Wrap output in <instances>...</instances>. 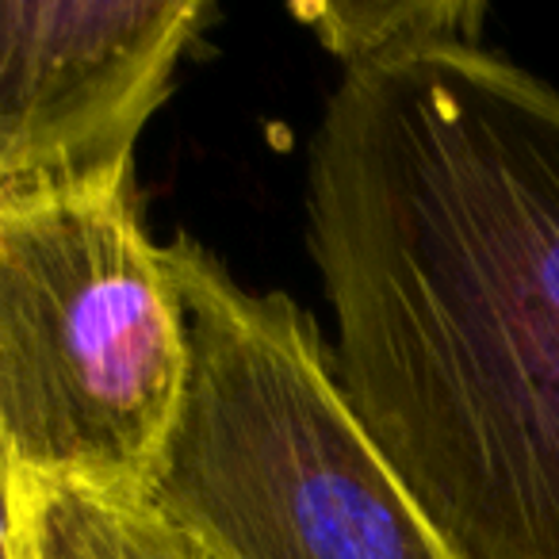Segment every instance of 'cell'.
<instances>
[{
  "mask_svg": "<svg viewBox=\"0 0 559 559\" xmlns=\"http://www.w3.org/2000/svg\"><path fill=\"white\" fill-rule=\"evenodd\" d=\"M307 249L330 365L449 559H559V88L483 39L342 70Z\"/></svg>",
  "mask_w": 559,
  "mask_h": 559,
  "instance_id": "1",
  "label": "cell"
},
{
  "mask_svg": "<svg viewBox=\"0 0 559 559\" xmlns=\"http://www.w3.org/2000/svg\"><path fill=\"white\" fill-rule=\"evenodd\" d=\"M188 376L165 246L131 180L0 192V464L146 498Z\"/></svg>",
  "mask_w": 559,
  "mask_h": 559,
  "instance_id": "3",
  "label": "cell"
},
{
  "mask_svg": "<svg viewBox=\"0 0 559 559\" xmlns=\"http://www.w3.org/2000/svg\"><path fill=\"white\" fill-rule=\"evenodd\" d=\"M20 559H200L146 498L16 479Z\"/></svg>",
  "mask_w": 559,
  "mask_h": 559,
  "instance_id": "5",
  "label": "cell"
},
{
  "mask_svg": "<svg viewBox=\"0 0 559 559\" xmlns=\"http://www.w3.org/2000/svg\"><path fill=\"white\" fill-rule=\"evenodd\" d=\"M0 559H20V518H16V483L0 464Z\"/></svg>",
  "mask_w": 559,
  "mask_h": 559,
  "instance_id": "7",
  "label": "cell"
},
{
  "mask_svg": "<svg viewBox=\"0 0 559 559\" xmlns=\"http://www.w3.org/2000/svg\"><path fill=\"white\" fill-rule=\"evenodd\" d=\"M188 376L146 490L200 559H449L357 418L314 322L195 238L165 246Z\"/></svg>",
  "mask_w": 559,
  "mask_h": 559,
  "instance_id": "2",
  "label": "cell"
},
{
  "mask_svg": "<svg viewBox=\"0 0 559 559\" xmlns=\"http://www.w3.org/2000/svg\"><path fill=\"white\" fill-rule=\"evenodd\" d=\"M288 12L307 24L342 70L383 62L441 39L479 43L487 20V4L479 0H304Z\"/></svg>",
  "mask_w": 559,
  "mask_h": 559,
  "instance_id": "6",
  "label": "cell"
},
{
  "mask_svg": "<svg viewBox=\"0 0 559 559\" xmlns=\"http://www.w3.org/2000/svg\"><path fill=\"white\" fill-rule=\"evenodd\" d=\"M203 0H0V192L131 180Z\"/></svg>",
  "mask_w": 559,
  "mask_h": 559,
  "instance_id": "4",
  "label": "cell"
}]
</instances>
